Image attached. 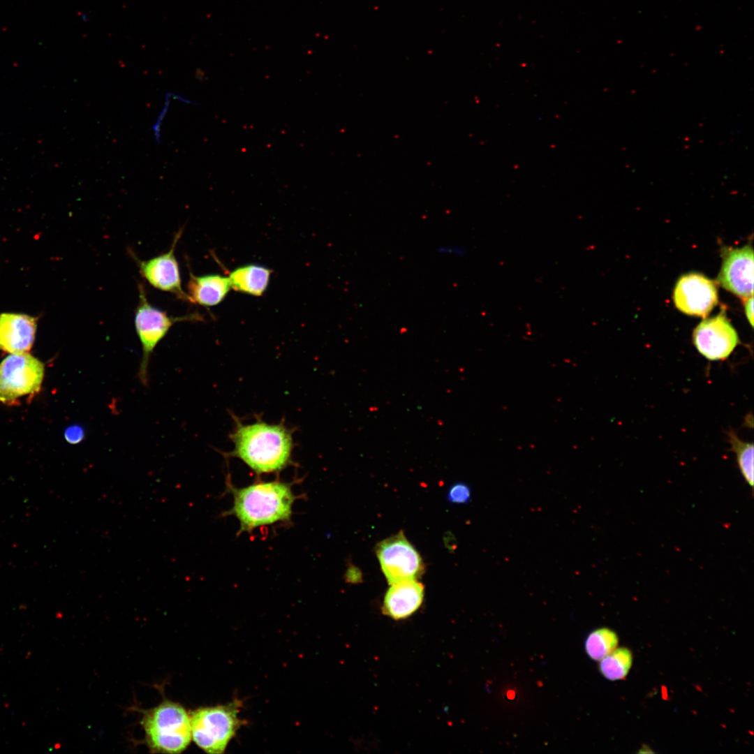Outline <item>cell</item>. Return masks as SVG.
<instances>
[{
  "label": "cell",
  "mask_w": 754,
  "mask_h": 754,
  "mask_svg": "<svg viewBox=\"0 0 754 754\" xmlns=\"http://www.w3.org/2000/svg\"><path fill=\"white\" fill-rule=\"evenodd\" d=\"M230 437L234 449L228 456L239 459L258 475L279 473L292 464L293 433L283 423L245 424L235 419Z\"/></svg>",
  "instance_id": "obj_1"
},
{
  "label": "cell",
  "mask_w": 754,
  "mask_h": 754,
  "mask_svg": "<svg viewBox=\"0 0 754 754\" xmlns=\"http://www.w3.org/2000/svg\"><path fill=\"white\" fill-rule=\"evenodd\" d=\"M227 488L232 494L233 505L224 515H233L237 519L238 534L251 533L263 526L290 523L297 498L291 483L280 480L256 482L237 488L228 481Z\"/></svg>",
  "instance_id": "obj_2"
},
{
  "label": "cell",
  "mask_w": 754,
  "mask_h": 754,
  "mask_svg": "<svg viewBox=\"0 0 754 754\" xmlns=\"http://www.w3.org/2000/svg\"><path fill=\"white\" fill-rule=\"evenodd\" d=\"M147 742L156 752L178 753L188 746L191 717L179 704L165 702L148 711L142 719Z\"/></svg>",
  "instance_id": "obj_3"
},
{
  "label": "cell",
  "mask_w": 754,
  "mask_h": 754,
  "mask_svg": "<svg viewBox=\"0 0 754 754\" xmlns=\"http://www.w3.org/2000/svg\"><path fill=\"white\" fill-rule=\"evenodd\" d=\"M138 290L139 301L135 309L134 323L142 353L138 376L140 382L147 386L149 381L148 367L150 357L171 327L179 322L200 320L201 317L197 313L182 316H169L166 311L149 302L142 284L138 285Z\"/></svg>",
  "instance_id": "obj_4"
},
{
  "label": "cell",
  "mask_w": 754,
  "mask_h": 754,
  "mask_svg": "<svg viewBox=\"0 0 754 754\" xmlns=\"http://www.w3.org/2000/svg\"><path fill=\"white\" fill-rule=\"evenodd\" d=\"M235 704L201 708L191 716L194 742L209 753H222L239 726Z\"/></svg>",
  "instance_id": "obj_5"
},
{
  "label": "cell",
  "mask_w": 754,
  "mask_h": 754,
  "mask_svg": "<svg viewBox=\"0 0 754 754\" xmlns=\"http://www.w3.org/2000/svg\"><path fill=\"white\" fill-rule=\"evenodd\" d=\"M44 366L28 353H11L0 363V401L17 404L25 396L39 392Z\"/></svg>",
  "instance_id": "obj_6"
},
{
  "label": "cell",
  "mask_w": 754,
  "mask_h": 754,
  "mask_svg": "<svg viewBox=\"0 0 754 754\" xmlns=\"http://www.w3.org/2000/svg\"><path fill=\"white\" fill-rule=\"evenodd\" d=\"M376 552L390 584L417 579L424 572V565L420 554L402 532L379 542Z\"/></svg>",
  "instance_id": "obj_7"
},
{
  "label": "cell",
  "mask_w": 754,
  "mask_h": 754,
  "mask_svg": "<svg viewBox=\"0 0 754 754\" xmlns=\"http://www.w3.org/2000/svg\"><path fill=\"white\" fill-rule=\"evenodd\" d=\"M693 344L698 352L709 360L727 358L739 343L737 332L724 311L704 319L693 333Z\"/></svg>",
  "instance_id": "obj_8"
},
{
  "label": "cell",
  "mask_w": 754,
  "mask_h": 754,
  "mask_svg": "<svg viewBox=\"0 0 754 754\" xmlns=\"http://www.w3.org/2000/svg\"><path fill=\"white\" fill-rule=\"evenodd\" d=\"M673 301L682 313L705 318L718 303L716 283L701 274H684L676 283Z\"/></svg>",
  "instance_id": "obj_9"
},
{
  "label": "cell",
  "mask_w": 754,
  "mask_h": 754,
  "mask_svg": "<svg viewBox=\"0 0 754 754\" xmlns=\"http://www.w3.org/2000/svg\"><path fill=\"white\" fill-rule=\"evenodd\" d=\"M183 229L175 234L170 250L147 260H142L133 254L141 276L154 288L174 294L178 299L188 302V297L182 287L179 264L175 255V248Z\"/></svg>",
  "instance_id": "obj_10"
},
{
  "label": "cell",
  "mask_w": 754,
  "mask_h": 754,
  "mask_svg": "<svg viewBox=\"0 0 754 754\" xmlns=\"http://www.w3.org/2000/svg\"><path fill=\"white\" fill-rule=\"evenodd\" d=\"M727 290L745 300L753 295V250L751 246L732 249L723 257L717 278Z\"/></svg>",
  "instance_id": "obj_11"
},
{
  "label": "cell",
  "mask_w": 754,
  "mask_h": 754,
  "mask_svg": "<svg viewBox=\"0 0 754 754\" xmlns=\"http://www.w3.org/2000/svg\"><path fill=\"white\" fill-rule=\"evenodd\" d=\"M37 327L36 318L20 313L0 315V350L27 353L32 347Z\"/></svg>",
  "instance_id": "obj_12"
},
{
  "label": "cell",
  "mask_w": 754,
  "mask_h": 754,
  "mask_svg": "<svg viewBox=\"0 0 754 754\" xmlns=\"http://www.w3.org/2000/svg\"><path fill=\"white\" fill-rule=\"evenodd\" d=\"M424 591L423 584L417 579L391 584L384 598L383 613L395 620L406 619L422 605Z\"/></svg>",
  "instance_id": "obj_13"
},
{
  "label": "cell",
  "mask_w": 754,
  "mask_h": 754,
  "mask_svg": "<svg viewBox=\"0 0 754 754\" xmlns=\"http://www.w3.org/2000/svg\"><path fill=\"white\" fill-rule=\"evenodd\" d=\"M230 288L228 277L219 274L198 276L190 273L186 293L189 302L212 306L221 302Z\"/></svg>",
  "instance_id": "obj_14"
},
{
  "label": "cell",
  "mask_w": 754,
  "mask_h": 754,
  "mask_svg": "<svg viewBox=\"0 0 754 754\" xmlns=\"http://www.w3.org/2000/svg\"><path fill=\"white\" fill-rule=\"evenodd\" d=\"M271 270L258 265H246L237 267L229 276L231 288L235 290L260 296L266 290Z\"/></svg>",
  "instance_id": "obj_15"
},
{
  "label": "cell",
  "mask_w": 754,
  "mask_h": 754,
  "mask_svg": "<svg viewBox=\"0 0 754 754\" xmlns=\"http://www.w3.org/2000/svg\"><path fill=\"white\" fill-rule=\"evenodd\" d=\"M632 662L633 655L630 649L626 647H616L600 660L599 670L608 680H621L628 675Z\"/></svg>",
  "instance_id": "obj_16"
},
{
  "label": "cell",
  "mask_w": 754,
  "mask_h": 754,
  "mask_svg": "<svg viewBox=\"0 0 754 754\" xmlns=\"http://www.w3.org/2000/svg\"><path fill=\"white\" fill-rule=\"evenodd\" d=\"M618 642V636L614 631L600 628L589 634L585 641V650L591 659L600 661L617 647Z\"/></svg>",
  "instance_id": "obj_17"
},
{
  "label": "cell",
  "mask_w": 754,
  "mask_h": 754,
  "mask_svg": "<svg viewBox=\"0 0 754 754\" xmlns=\"http://www.w3.org/2000/svg\"><path fill=\"white\" fill-rule=\"evenodd\" d=\"M732 450L735 453L738 468L753 492V445L741 441L733 431L728 433Z\"/></svg>",
  "instance_id": "obj_18"
},
{
  "label": "cell",
  "mask_w": 754,
  "mask_h": 754,
  "mask_svg": "<svg viewBox=\"0 0 754 754\" xmlns=\"http://www.w3.org/2000/svg\"><path fill=\"white\" fill-rule=\"evenodd\" d=\"M471 496L470 487L462 482H457L450 486L447 493L448 501L454 503H468Z\"/></svg>",
  "instance_id": "obj_19"
},
{
  "label": "cell",
  "mask_w": 754,
  "mask_h": 754,
  "mask_svg": "<svg viewBox=\"0 0 754 754\" xmlns=\"http://www.w3.org/2000/svg\"><path fill=\"white\" fill-rule=\"evenodd\" d=\"M85 436V430L80 424H72L68 427L64 431L66 441L72 445H76L83 441Z\"/></svg>",
  "instance_id": "obj_20"
},
{
  "label": "cell",
  "mask_w": 754,
  "mask_h": 754,
  "mask_svg": "<svg viewBox=\"0 0 754 754\" xmlns=\"http://www.w3.org/2000/svg\"><path fill=\"white\" fill-rule=\"evenodd\" d=\"M436 251L440 253L455 256H464L466 254V249L461 246L457 245L441 246L438 247Z\"/></svg>",
  "instance_id": "obj_21"
},
{
  "label": "cell",
  "mask_w": 754,
  "mask_h": 754,
  "mask_svg": "<svg viewBox=\"0 0 754 754\" xmlns=\"http://www.w3.org/2000/svg\"><path fill=\"white\" fill-rule=\"evenodd\" d=\"M744 309L746 316L748 320L750 325L753 327V297L751 296L745 299Z\"/></svg>",
  "instance_id": "obj_22"
}]
</instances>
